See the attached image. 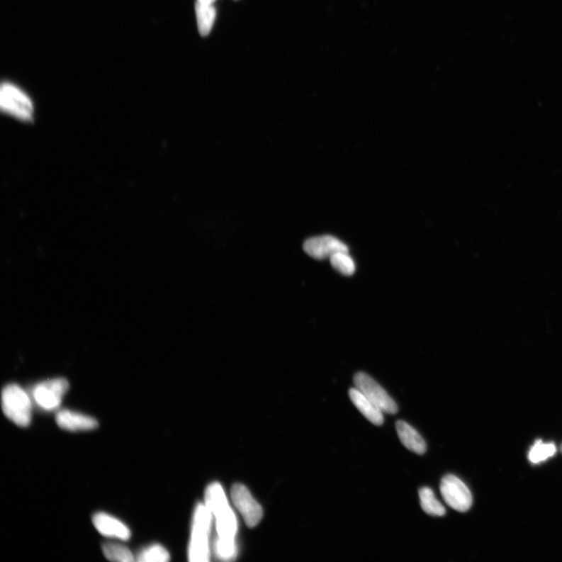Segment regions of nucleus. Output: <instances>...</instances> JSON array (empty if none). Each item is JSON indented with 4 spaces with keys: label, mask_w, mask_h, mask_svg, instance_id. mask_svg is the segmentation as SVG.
Instances as JSON below:
<instances>
[{
    "label": "nucleus",
    "mask_w": 562,
    "mask_h": 562,
    "mask_svg": "<svg viewBox=\"0 0 562 562\" xmlns=\"http://www.w3.org/2000/svg\"><path fill=\"white\" fill-rule=\"evenodd\" d=\"M213 514L206 505H197L189 545V556L191 561H210L209 536L212 527Z\"/></svg>",
    "instance_id": "obj_1"
},
{
    "label": "nucleus",
    "mask_w": 562,
    "mask_h": 562,
    "mask_svg": "<svg viewBox=\"0 0 562 562\" xmlns=\"http://www.w3.org/2000/svg\"><path fill=\"white\" fill-rule=\"evenodd\" d=\"M440 490L445 503L454 510L466 512L471 510L473 505L471 492L457 476H444L441 482Z\"/></svg>",
    "instance_id": "obj_4"
},
{
    "label": "nucleus",
    "mask_w": 562,
    "mask_h": 562,
    "mask_svg": "<svg viewBox=\"0 0 562 562\" xmlns=\"http://www.w3.org/2000/svg\"><path fill=\"white\" fill-rule=\"evenodd\" d=\"M92 521L99 532L105 536L118 538L124 541H128L130 537V530L125 523L110 515L97 513Z\"/></svg>",
    "instance_id": "obj_9"
},
{
    "label": "nucleus",
    "mask_w": 562,
    "mask_h": 562,
    "mask_svg": "<svg viewBox=\"0 0 562 562\" xmlns=\"http://www.w3.org/2000/svg\"><path fill=\"white\" fill-rule=\"evenodd\" d=\"M422 510L432 517H444L445 507L439 502L434 493L429 488H422L419 492Z\"/></svg>",
    "instance_id": "obj_15"
},
{
    "label": "nucleus",
    "mask_w": 562,
    "mask_h": 562,
    "mask_svg": "<svg viewBox=\"0 0 562 562\" xmlns=\"http://www.w3.org/2000/svg\"><path fill=\"white\" fill-rule=\"evenodd\" d=\"M556 451V446L553 443H544L541 440H536L529 450L528 458L531 463L537 464L553 457Z\"/></svg>",
    "instance_id": "obj_16"
},
{
    "label": "nucleus",
    "mask_w": 562,
    "mask_h": 562,
    "mask_svg": "<svg viewBox=\"0 0 562 562\" xmlns=\"http://www.w3.org/2000/svg\"><path fill=\"white\" fill-rule=\"evenodd\" d=\"M331 266L344 276H352L356 272V264L349 252H338L330 258Z\"/></svg>",
    "instance_id": "obj_17"
},
{
    "label": "nucleus",
    "mask_w": 562,
    "mask_h": 562,
    "mask_svg": "<svg viewBox=\"0 0 562 562\" xmlns=\"http://www.w3.org/2000/svg\"><path fill=\"white\" fill-rule=\"evenodd\" d=\"M56 422L61 429L73 431V432L94 429L99 426L96 419L67 410L60 411L57 414Z\"/></svg>",
    "instance_id": "obj_10"
},
{
    "label": "nucleus",
    "mask_w": 562,
    "mask_h": 562,
    "mask_svg": "<svg viewBox=\"0 0 562 562\" xmlns=\"http://www.w3.org/2000/svg\"><path fill=\"white\" fill-rule=\"evenodd\" d=\"M2 409L15 425L26 427L32 420V402L27 393L17 384H9L2 392Z\"/></svg>",
    "instance_id": "obj_2"
},
{
    "label": "nucleus",
    "mask_w": 562,
    "mask_h": 562,
    "mask_svg": "<svg viewBox=\"0 0 562 562\" xmlns=\"http://www.w3.org/2000/svg\"><path fill=\"white\" fill-rule=\"evenodd\" d=\"M396 430L403 444L410 451L423 455L427 451L425 439L410 425L403 420L396 422Z\"/></svg>",
    "instance_id": "obj_13"
},
{
    "label": "nucleus",
    "mask_w": 562,
    "mask_h": 562,
    "mask_svg": "<svg viewBox=\"0 0 562 562\" xmlns=\"http://www.w3.org/2000/svg\"><path fill=\"white\" fill-rule=\"evenodd\" d=\"M170 560V553L159 544H153L137 553V561L140 562H166Z\"/></svg>",
    "instance_id": "obj_19"
},
{
    "label": "nucleus",
    "mask_w": 562,
    "mask_h": 562,
    "mask_svg": "<svg viewBox=\"0 0 562 562\" xmlns=\"http://www.w3.org/2000/svg\"><path fill=\"white\" fill-rule=\"evenodd\" d=\"M351 401L357 408L358 410L373 425L381 426L384 422L383 412L373 402L371 401L363 392L356 388L349 390Z\"/></svg>",
    "instance_id": "obj_12"
},
{
    "label": "nucleus",
    "mask_w": 562,
    "mask_h": 562,
    "mask_svg": "<svg viewBox=\"0 0 562 562\" xmlns=\"http://www.w3.org/2000/svg\"><path fill=\"white\" fill-rule=\"evenodd\" d=\"M230 493L233 503L242 514L246 525L250 528L257 527L263 517V509L253 498L247 488L241 483H236Z\"/></svg>",
    "instance_id": "obj_7"
},
{
    "label": "nucleus",
    "mask_w": 562,
    "mask_h": 562,
    "mask_svg": "<svg viewBox=\"0 0 562 562\" xmlns=\"http://www.w3.org/2000/svg\"><path fill=\"white\" fill-rule=\"evenodd\" d=\"M197 1L207 4H213L215 0H197Z\"/></svg>",
    "instance_id": "obj_20"
},
{
    "label": "nucleus",
    "mask_w": 562,
    "mask_h": 562,
    "mask_svg": "<svg viewBox=\"0 0 562 562\" xmlns=\"http://www.w3.org/2000/svg\"><path fill=\"white\" fill-rule=\"evenodd\" d=\"M355 387L373 402L383 413L396 414L398 405L381 385L365 373H358L354 376Z\"/></svg>",
    "instance_id": "obj_5"
},
{
    "label": "nucleus",
    "mask_w": 562,
    "mask_h": 562,
    "mask_svg": "<svg viewBox=\"0 0 562 562\" xmlns=\"http://www.w3.org/2000/svg\"><path fill=\"white\" fill-rule=\"evenodd\" d=\"M303 248L308 255L315 259L330 258L338 252H349L347 245L331 235L311 237L305 241Z\"/></svg>",
    "instance_id": "obj_8"
},
{
    "label": "nucleus",
    "mask_w": 562,
    "mask_h": 562,
    "mask_svg": "<svg viewBox=\"0 0 562 562\" xmlns=\"http://www.w3.org/2000/svg\"><path fill=\"white\" fill-rule=\"evenodd\" d=\"M69 388L68 381L64 378L46 381L36 385L33 398L36 404L45 411L57 409Z\"/></svg>",
    "instance_id": "obj_6"
},
{
    "label": "nucleus",
    "mask_w": 562,
    "mask_h": 562,
    "mask_svg": "<svg viewBox=\"0 0 562 562\" xmlns=\"http://www.w3.org/2000/svg\"><path fill=\"white\" fill-rule=\"evenodd\" d=\"M0 106L3 112L15 119L24 122L34 119L35 108L32 99L13 84L6 82L2 84Z\"/></svg>",
    "instance_id": "obj_3"
},
{
    "label": "nucleus",
    "mask_w": 562,
    "mask_h": 562,
    "mask_svg": "<svg viewBox=\"0 0 562 562\" xmlns=\"http://www.w3.org/2000/svg\"><path fill=\"white\" fill-rule=\"evenodd\" d=\"M196 14L198 33L203 37L209 35L213 27L217 11L213 4H207L196 1Z\"/></svg>",
    "instance_id": "obj_14"
},
{
    "label": "nucleus",
    "mask_w": 562,
    "mask_h": 562,
    "mask_svg": "<svg viewBox=\"0 0 562 562\" xmlns=\"http://www.w3.org/2000/svg\"><path fill=\"white\" fill-rule=\"evenodd\" d=\"M218 531V541L235 543L237 522L235 515L230 505L213 514Z\"/></svg>",
    "instance_id": "obj_11"
},
{
    "label": "nucleus",
    "mask_w": 562,
    "mask_h": 562,
    "mask_svg": "<svg viewBox=\"0 0 562 562\" xmlns=\"http://www.w3.org/2000/svg\"><path fill=\"white\" fill-rule=\"evenodd\" d=\"M560 451H561V453L562 454V443H561V446H560Z\"/></svg>",
    "instance_id": "obj_21"
},
{
    "label": "nucleus",
    "mask_w": 562,
    "mask_h": 562,
    "mask_svg": "<svg viewBox=\"0 0 562 562\" xmlns=\"http://www.w3.org/2000/svg\"><path fill=\"white\" fill-rule=\"evenodd\" d=\"M105 557L112 561L132 562L135 556L127 546L118 544H105L103 546Z\"/></svg>",
    "instance_id": "obj_18"
}]
</instances>
